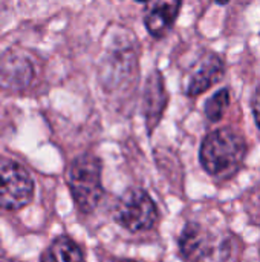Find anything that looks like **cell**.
I'll return each mask as SVG.
<instances>
[{
    "label": "cell",
    "instance_id": "obj_1",
    "mask_svg": "<svg viewBox=\"0 0 260 262\" xmlns=\"http://www.w3.org/2000/svg\"><path fill=\"white\" fill-rule=\"evenodd\" d=\"M247 154L244 137L231 127L210 132L199 150V160L207 173L216 178H228L238 172Z\"/></svg>",
    "mask_w": 260,
    "mask_h": 262
},
{
    "label": "cell",
    "instance_id": "obj_11",
    "mask_svg": "<svg viewBox=\"0 0 260 262\" xmlns=\"http://www.w3.org/2000/svg\"><path fill=\"white\" fill-rule=\"evenodd\" d=\"M231 101L230 97V89L224 88L221 91H218L207 103H205V115L211 123H218L222 120V117L225 115V111L228 109Z\"/></svg>",
    "mask_w": 260,
    "mask_h": 262
},
{
    "label": "cell",
    "instance_id": "obj_14",
    "mask_svg": "<svg viewBox=\"0 0 260 262\" xmlns=\"http://www.w3.org/2000/svg\"><path fill=\"white\" fill-rule=\"evenodd\" d=\"M136 2H139V3H146V2H149V0H136Z\"/></svg>",
    "mask_w": 260,
    "mask_h": 262
},
{
    "label": "cell",
    "instance_id": "obj_6",
    "mask_svg": "<svg viewBox=\"0 0 260 262\" xmlns=\"http://www.w3.org/2000/svg\"><path fill=\"white\" fill-rule=\"evenodd\" d=\"M179 253L187 262L205 261L213 253L211 233L198 223H188L179 236Z\"/></svg>",
    "mask_w": 260,
    "mask_h": 262
},
{
    "label": "cell",
    "instance_id": "obj_5",
    "mask_svg": "<svg viewBox=\"0 0 260 262\" xmlns=\"http://www.w3.org/2000/svg\"><path fill=\"white\" fill-rule=\"evenodd\" d=\"M182 0H149L146 14H144V25L149 34L155 38L166 37L170 29L173 28Z\"/></svg>",
    "mask_w": 260,
    "mask_h": 262
},
{
    "label": "cell",
    "instance_id": "obj_12",
    "mask_svg": "<svg viewBox=\"0 0 260 262\" xmlns=\"http://www.w3.org/2000/svg\"><path fill=\"white\" fill-rule=\"evenodd\" d=\"M253 114H254V120H256V124L260 130V86L253 97Z\"/></svg>",
    "mask_w": 260,
    "mask_h": 262
},
{
    "label": "cell",
    "instance_id": "obj_4",
    "mask_svg": "<svg viewBox=\"0 0 260 262\" xmlns=\"http://www.w3.org/2000/svg\"><path fill=\"white\" fill-rule=\"evenodd\" d=\"M113 216L115 221L129 232H143L156 224L158 209L143 189H129L118 200Z\"/></svg>",
    "mask_w": 260,
    "mask_h": 262
},
{
    "label": "cell",
    "instance_id": "obj_2",
    "mask_svg": "<svg viewBox=\"0 0 260 262\" xmlns=\"http://www.w3.org/2000/svg\"><path fill=\"white\" fill-rule=\"evenodd\" d=\"M67 184L78 210L84 215L92 213L104 196L100 158L90 154L77 157L69 167Z\"/></svg>",
    "mask_w": 260,
    "mask_h": 262
},
{
    "label": "cell",
    "instance_id": "obj_10",
    "mask_svg": "<svg viewBox=\"0 0 260 262\" xmlns=\"http://www.w3.org/2000/svg\"><path fill=\"white\" fill-rule=\"evenodd\" d=\"M40 262H84V256L69 236H58L41 253Z\"/></svg>",
    "mask_w": 260,
    "mask_h": 262
},
{
    "label": "cell",
    "instance_id": "obj_9",
    "mask_svg": "<svg viewBox=\"0 0 260 262\" xmlns=\"http://www.w3.org/2000/svg\"><path fill=\"white\" fill-rule=\"evenodd\" d=\"M224 75V61L216 54H208L196 72L192 75L188 86H187V95L188 97H198L208 91L215 83H218Z\"/></svg>",
    "mask_w": 260,
    "mask_h": 262
},
{
    "label": "cell",
    "instance_id": "obj_7",
    "mask_svg": "<svg viewBox=\"0 0 260 262\" xmlns=\"http://www.w3.org/2000/svg\"><path fill=\"white\" fill-rule=\"evenodd\" d=\"M167 101H169V95L166 91L164 78L158 71H155L149 77L144 91V115H146L149 134H152L153 129L158 126L164 114V109L167 106Z\"/></svg>",
    "mask_w": 260,
    "mask_h": 262
},
{
    "label": "cell",
    "instance_id": "obj_8",
    "mask_svg": "<svg viewBox=\"0 0 260 262\" xmlns=\"http://www.w3.org/2000/svg\"><path fill=\"white\" fill-rule=\"evenodd\" d=\"M34 75V68L21 54L6 52L0 57V84L5 88H25Z\"/></svg>",
    "mask_w": 260,
    "mask_h": 262
},
{
    "label": "cell",
    "instance_id": "obj_3",
    "mask_svg": "<svg viewBox=\"0 0 260 262\" xmlns=\"http://www.w3.org/2000/svg\"><path fill=\"white\" fill-rule=\"evenodd\" d=\"M34 180L17 161L0 157V209L15 212L34 198Z\"/></svg>",
    "mask_w": 260,
    "mask_h": 262
},
{
    "label": "cell",
    "instance_id": "obj_13",
    "mask_svg": "<svg viewBox=\"0 0 260 262\" xmlns=\"http://www.w3.org/2000/svg\"><path fill=\"white\" fill-rule=\"evenodd\" d=\"M228 2H230V0H216V3H218V5H227Z\"/></svg>",
    "mask_w": 260,
    "mask_h": 262
}]
</instances>
